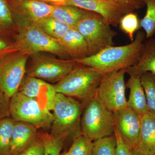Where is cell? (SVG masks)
Returning <instances> with one entry per match:
<instances>
[{
  "instance_id": "15",
  "label": "cell",
  "mask_w": 155,
  "mask_h": 155,
  "mask_svg": "<svg viewBox=\"0 0 155 155\" xmlns=\"http://www.w3.org/2000/svg\"><path fill=\"white\" fill-rule=\"evenodd\" d=\"M38 129L26 122H15L11 136L10 155H17L33 144L39 136Z\"/></svg>"
},
{
  "instance_id": "2",
  "label": "cell",
  "mask_w": 155,
  "mask_h": 155,
  "mask_svg": "<svg viewBox=\"0 0 155 155\" xmlns=\"http://www.w3.org/2000/svg\"><path fill=\"white\" fill-rule=\"evenodd\" d=\"M83 104L76 99L57 93L53 110L51 132L54 137L73 139L81 134L80 121Z\"/></svg>"
},
{
  "instance_id": "20",
  "label": "cell",
  "mask_w": 155,
  "mask_h": 155,
  "mask_svg": "<svg viewBox=\"0 0 155 155\" xmlns=\"http://www.w3.org/2000/svg\"><path fill=\"white\" fill-rule=\"evenodd\" d=\"M54 6L52 13L50 16L72 28H75L81 19L91 12L75 6L64 5Z\"/></svg>"
},
{
  "instance_id": "31",
  "label": "cell",
  "mask_w": 155,
  "mask_h": 155,
  "mask_svg": "<svg viewBox=\"0 0 155 155\" xmlns=\"http://www.w3.org/2000/svg\"><path fill=\"white\" fill-rule=\"evenodd\" d=\"M44 147L40 136L35 142L27 149L17 155H44Z\"/></svg>"
},
{
  "instance_id": "18",
  "label": "cell",
  "mask_w": 155,
  "mask_h": 155,
  "mask_svg": "<svg viewBox=\"0 0 155 155\" xmlns=\"http://www.w3.org/2000/svg\"><path fill=\"white\" fill-rule=\"evenodd\" d=\"M147 72L155 75V38H149L144 43L138 61L126 71L129 75L140 77Z\"/></svg>"
},
{
  "instance_id": "13",
  "label": "cell",
  "mask_w": 155,
  "mask_h": 155,
  "mask_svg": "<svg viewBox=\"0 0 155 155\" xmlns=\"http://www.w3.org/2000/svg\"><path fill=\"white\" fill-rule=\"evenodd\" d=\"M18 91L26 96L37 100L50 111L53 110L57 93L54 84L25 75Z\"/></svg>"
},
{
  "instance_id": "30",
  "label": "cell",
  "mask_w": 155,
  "mask_h": 155,
  "mask_svg": "<svg viewBox=\"0 0 155 155\" xmlns=\"http://www.w3.org/2000/svg\"><path fill=\"white\" fill-rule=\"evenodd\" d=\"M123 11L125 14L141 8L145 5L143 0H106Z\"/></svg>"
},
{
  "instance_id": "11",
  "label": "cell",
  "mask_w": 155,
  "mask_h": 155,
  "mask_svg": "<svg viewBox=\"0 0 155 155\" xmlns=\"http://www.w3.org/2000/svg\"><path fill=\"white\" fill-rule=\"evenodd\" d=\"M17 27L36 24L49 16L55 6L38 0H7Z\"/></svg>"
},
{
  "instance_id": "8",
  "label": "cell",
  "mask_w": 155,
  "mask_h": 155,
  "mask_svg": "<svg viewBox=\"0 0 155 155\" xmlns=\"http://www.w3.org/2000/svg\"><path fill=\"white\" fill-rule=\"evenodd\" d=\"M75 28L86 41L90 56L114 46V39L117 35L101 16L92 12L81 19Z\"/></svg>"
},
{
  "instance_id": "24",
  "label": "cell",
  "mask_w": 155,
  "mask_h": 155,
  "mask_svg": "<svg viewBox=\"0 0 155 155\" xmlns=\"http://www.w3.org/2000/svg\"><path fill=\"white\" fill-rule=\"evenodd\" d=\"M146 97L149 113L155 115V75L147 72L140 76Z\"/></svg>"
},
{
  "instance_id": "14",
  "label": "cell",
  "mask_w": 155,
  "mask_h": 155,
  "mask_svg": "<svg viewBox=\"0 0 155 155\" xmlns=\"http://www.w3.org/2000/svg\"><path fill=\"white\" fill-rule=\"evenodd\" d=\"M59 5L75 6L99 14L111 26L115 27L119 25L120 19L125 14L116 6L106 0H65Z\"/></svg>"
},
{
  "instance_id": "23",
  "label": "cell",
  "mask_w": 155,
  "mask_h": 155,
  "mask_svg": "<svg viewBox=\"0 0 155 155\" xmlns=\"http://www.w3.org/2000/svg\"><path fill=\"white\" fill-rule=\"evenodd\" d=\"M14 122L11 116L0 121V155H10L11 136Z\"/></svg>"
},
{
  "instance_id": "26",
  "label": "cell",
  "mask_w": 155,
  "mask_h": 155,
  "mask_svg": "<svg viewBox=\"0 0 155 155\" xmlns=\"http://www.w3.org/2000/svg\"><path fill=\"white\" fill-rule=\"evenodd\" d=\"M44 147V155H60L67 138L54 137L49 133H40Z\"/></svg>"
},
{
  "instance_id": "38",
  "label": "cell",
  "mask_w": 155,
  "mask_h": 155,
  "mask_svg": "<svg viewBox=\"0 0 155 155\" xmlns=\"http://www.w3.org/2000/svg\"></svg>"
},
{
  "instance_id": "1",
  "label": "cell",
  "mask_w": 155,
  "mask_h": 155,
  "mask_svg": "<svg viewBox=\"0 0 155 155\" xmlns=\"http://www.w3.org/2000/svg\"><path fill=\"white\" fill-rule=\"evenodd\" d=\"M145 38V33L139 31L129 44L112 46L93 55L74 60L81 65L91 67L104 73L127 69L138 61Z\"/></svg>"
},
{
  "instance_id": "9",
  "label": "cell",
  "mask_w": 155,
  "mask_h": 155,
  "mask_svg": "<svg viewBox=\"0 0 155 155\" xmlns=\"http://www.w3.org/2000/svg\"><path fill=\"white\" fill-rule=\"evenodd\" d=\"M29 57L17 50L0 59V90L9 98L19 91L26 75Z\"/></svg>"
},
{
  "instance_id": "5",
  "label": "cell",
  "mask_w": 155,
  "mask_h": 155,
  "mask_svg": "<svg viewBox=\"0 0 155 155\" xmlns=\"http://www.w3.org/2000/svg\"><path fill=\"white\" fill-rule=\"evenodd\" d=\"M10 116L15 122H26L38 129H49L53 114L46 106L35 99L17 92L10 98Z\"/></svg>"
},
{
  "instance_id": "33",
  "label": "cell",
  "mask_w": 155,
  "mask_h": 155,
  "mask_svg": "<svg viewBox=\"0 0 155 155\" xmlns=\"http://www.w3.org/2000/svg\"><path fill=\"white\" fill-rule=\"evenodd\" d=\"M114 135L116 142V155H131V150L124 143L118 131L115 129Z\"/></svg>"
},
{
  "instance_id": "22",
  "label": "cell",
  "mask_w": 155,
  "mask_h": 155,
  "mask_svg": "<svg viewBox=\"0 0 155 155\" xmlns=\"http://www.w3.org/2000/svg\"><path fill=\"white\" fill-rule=\"evenodd\" d=\"M36 24L48 36L57 41L61 39L72 28L51 16L41 19Z\"/></svg>"
},
{
  "instance_id": "19",
  "label": "cell",
  "mask_w": 155,
  "mask_h": 155,
  "mask_svg": "<svg viewBox=\"0 0 155 155\" xmlns=\"http://www.w3.org/2000/svg\"><path fill=\"white\" fill-rule=\"evenodd\" d=\"M126 86L129 89L127 106L142 116L148 113L146 97L140 77L130 75L126 83Z\"/></svg>"
},
{
  "instance_id": "34",
  "label": "cell",
  "mask_w": 155,
  "mask_h": 155,
  "mask_svg": "<svg viewBox=\"0 0 155 155\" xmlns=\"http://www.w3.org/2000/svg\"><path fill=\"white\" fill-rule=\"evenodd\" d=\"M17 50L13 42L0 37V59L6 55Z\"/></svg>"
},
{
  "instance_id": "16",
  "label": "cell",
  "mask_w": 155,
  "mask_h": 155,
  "mask_svg": "<svg viewBox=\"0 0 155 155\" xmlns=\"http://www.w3.org/2000/svg\"><path fill=\"white\" fill-rule=\"evenodd\" d=\"M69 58L78 60L90 56L88 46L82 35L75 28H71L63 37L57 41Z\"/></svg>"
},
{
  "instance_id": "25",
  "label": "cell",
  "mask_w": 155,
  "mask_h": 155,
  "mask_svg": "<svg viewBox=\"0 0 155 155\" xmlns=\"http://www.w3.org/2000/svg\"><path fill=\"white\" fill-rule=\"evenodd\" d=\"M147 6L144 17L140 20V28L145 32L146 38H152L155 33V0H143Z\"/></svg>"
},
{
  "instance_id": "3",
  "label": "cell",
  "mask_w": 155,
  "mask_h": 155,
  "mask_svg": "<svg viewBox=\"0 0 155 155\" xmlns=\"http://www.w3.org/2000/svg\"><path fill=\"white\" fill-rule=\"evenodd\" d=\"M105 73L80 65L54 84L57 93L78 99L84 106L96 92Z\"/></svg>"
},
{
  "instance_id": "32",
  "label": "cell",
  "mask_w": 155,
  "mask_h": 155,
  "mask_svg": "<svg viewBox=\"0 0 155 155\" xmlns=\"http://www.w3.org/2000/svg\"><path fill=\"white\" fill-rule=\"evenodd\" d=\"M10 117V98L0 90V121Z\"/></svg>"
},
{
  "instance_id": "6",
  "label": "cell",
  "mask_w": 155,
  "mask_h": 155,
  "mask_svg": "<svg viewBox=\"0 0 155 155\" xmlns=\"http://www.w3.org/2000/svg\"><path fill=\"white\" fill-rule=\"evenodd\" d=\"M13 39L16 49L29 57L36 53L46 52L69 58L58 41L48 36L36 24L17 27Z\"/></svg>"
},
{
  "instance_id": "17",
  "label": "cell",
  "mask_w": 155,
  "mask_h": 155,
  "mask_svg": "<svg viewBox=\"0 0 155 155\" xmlns=\"http://www.w3.org/2000/svg\"><path fill=\"white\" fill-rule=\"evenodd\" d=\"M132 150L145 154L155 155V115L148 113L142 117L139 140Z\"/></svg>"
},
{
  "instance_id": "21",
  "label": "cell",
  "mask_w": 155,
  "mask_h": 155,
  "mask_svg": "<svg viewBox=\"0 0 155 155\" xmlns=\"http://www.w3.org/2000/svg\"><path fill=\"white\" fill-rule=\"evenodd\" d=\"M17 26L7 0H0V37L14 38Z\"/></svg>"
},
{
  "instance_id": "36",
  "label": "cell",
  "mask_w": 155,
  "mask_h": 155,
  "mask_svg": "<svg viewBox=\"0 0 155 155\" xmlns=\"http://www.w3.org/2000/svg\"><path fill=\"white\" fill-rule=\"evenodd\" d=\"M131 155H150L145 154L142 153L138 152L135 151L131 150Z\"/></svg>"
},
{
  "instance_id": "10",
  "label": "cell",
  "mask_w": 155,
  "mask_h": 155,
  "mask_svg": "<svg viewBox=\"0 0 155 155\" xmlns=\"http://www.w3.org/2000/svg\"><path fill=\"white\" fill-rule=\"evenodd\" d=\"M126 71L127 69H122L105 73L97 89L96 95L112 113L127 106L125 95Z\"/></svg>"
},
{
  "instance_id": "29",
  "label": "cell",
  "mask_w": 155,
  "mask_h": 155,
  "mask_svg": "<svg viewBox=\"0 0 155 155\" xmlns=\"http://www.w3.org/2000/svg\"><path fill=\"white\" fill-rule=\"evenodd\" d=\"M116 142L115 135L94 142L92 155H116Z\"/></svg>"
},
{
  "instance_id": "28",
  "label": "cell",
  "mask_w": 155,
  "mask_h": 155,
  "mask_svg": "<svg viewBox=\"0 0 155 155\" xmlns=\"http://www.w3.org/2000/svg\"><path fill=\"white\" fill-rule=\"evenodd\" d=\"M140 20L137 14L133 12L125 14L120 19V29L128 36L131 41L134 39V34L140 28Z\"/></svg>"
},
{
  "instance_id": "12",
  "label": "cell",
  "mask_w": 155,
  "mask_h": 155,
  "mask_svg": "<svg viewBox=\"0 0 155 155\" xmlns=\"http://www.w3.org/2000/svg\"><path fill=\"white\" fill-rule=\"evenodd\" d=\"M115 129L132 150L138 144L142 116L128 106L113 112Z\"/></svg>"
},
{
  "instance_id": "7",
  "label": "cell",
  "mask_w": 155,
  "mask_h": 155,
  "mask_svg": "<svg viewBox=\"0 0 155 155\" xmlns=\"http://www.w3.org/2000/svg\"><path fill=\"white\" fill-rule=\"evenodd\" d=\"M26 67V75L50 83H57L80 66L74 60L58 59L44 53L34 54Z\"/></svg>"
},
{
  "instance_id": "37",
  "label": "cell",
  "mask_w": 155,
  "mask_h": 155,
  "mask_svg": "<svg viewBox=\"0 0 155 155\" xmlns=\"http://www.w3.org/2000/svg\"><path fill=\"white\" fill-rule=\"evenodd\" d=\"M60 155H70L69 154V153H68L67 152H65V153H62V154H60Z\"/></svg>"
},
{
  "instance_id": "35",
  "label": "cell",
  "mask_w": 155,
  "mask_h": 155,
  "mask_svg": "<svg viewBox=\"0 0 155 155\" xmlns=\"http://www.w3.org/2000/svg\"><path fill=\"white\" fill-rule=\"evenodd\" d=\"M45 2L49 3L54 5H61V3L63 2L65 0H38Z\"/></svg>"
},
{
  "instance_id": "4",
  "label": "cell",
  "mask_w": 155,
  "mask_h": 155,
  "mask_svg": "<svg viewBox=\"0 0 155 155\" xmlns=\"http://www.w3.org/2000/svg\"><path fill=\"white\" fill-rule=\"evenodd\" d=\"M81 133L91 141L114 135L113 114L94 95L84 107L80 121Z\"/></svg>"
},
{
  "instance_id": "27",
  "label": "cell",
  "mask_w": 155,
  "mask_h": 155,
  "mask_svg": "<svg viewBox=\"0 0 155 155\" xmlns=\"http://www.w3.org/2000/svg\"><path fill=\"white\" fill-rule=\"evenodd\" d=\"M72 141V145L67 152L69 155H93L94 142L82 134L75 137Z\"/></svg>"
}]
</instances>
